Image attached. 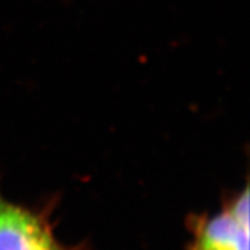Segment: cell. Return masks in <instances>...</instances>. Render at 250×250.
Masks as SVG:
<instances>
[{
  "mask_svg": "<svg viewBox=\"0 0 250 250\" xmlns=\"http://www.w3.org/2000/svg\"><path fill=\"white\" fill-rule=\"evenodd\" d=\"M189 250H249V190L227 203L217 214L193 222Z\"/></svg>",
  "mask_w": 250,
  "mask_h": 250,
  "instance_id": "obj_1",
  "label": "cell"
},
{
  "mask_svg": "<svg viewBox=\"0 0 250 250\" xmlns=\"http://www.w3.org/2000/svg\"><path fill=\"white\" fill-rule=\"evenodd\" d=\"M0 250H66L36 213L0 195Z\"/></svg>",
  "mask_w": 250,
  "mask_h": 250,
  "instance_id": "obj_2",
  "label": "cell"
}]
</instances>
